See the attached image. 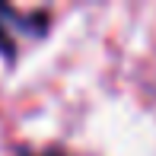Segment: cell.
Returning a JSON list of instances; mask_svg holds the SVG:
<instances>
[{
    "instance_id": "1",
    "label": "cell",
    "mask_w": 156,
    "mask_h": 156,
    "mask_svg": "<svg viewBox=\"0 0 156 156\" xmlns=\"http://www.w3.org/2000/svg\"><path fill=\"white\" fill-rule=\"evenodd\" d=\"M26 32V23H19L16 13L6 10V6H0V51H13V45H16V35Z\"/></svg>"
},
{
    "instance_id": "2",
    "label": "cell",
    "mask_w": 156,
    "mask_h": 156,
    "mask_svg": "<svg viewBox=\"0 0 156 156\" xmlns=\"http://www.w3.org/2000/svg\"><path fill=\"white\" fill-rule=\"evenodd\" d=\"M32 156H61V153H32Z\"/></svg>"
}]
</instances>
